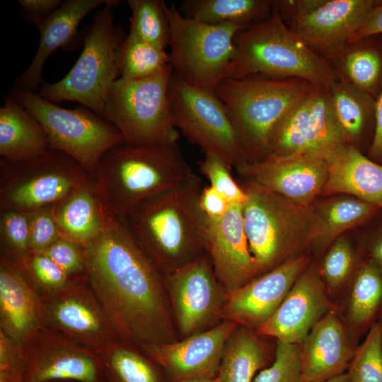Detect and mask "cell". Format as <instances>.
<instances>
[{
  "instance_id": "cell-11",
  "label": "cell",
  "mask_w": 382,
  "mask_h": 382,
  "mask_svg": "<svg viewBox=\"0 0 382 382\" xmlns=\"http://www.w3.org/2000/svg\"><path fill=\"white\" fill-rule=\"evenodd\" d=\"M9 95L40 122L50 147L72 157L91 176L103 155L124 141L110 122L87 108H63L17 87Z\"/></svg>"
},
{
  "instance_id": "cell-30",
  "label": "cell",
  "mask_w": 382,
  "mask_h": 382,
  "mask_svg": "<svg viewBox=\"0 0 382 382\" xmlns=\"http://www.w3.org/2000/svg\"><path fill=\"white\" fill-rule=\"evenodd\" d=\"M314 230L311 254L320 257L347 229L368 220L380 209L355 197L330 198L313 207Z\"/></svg>"
},
{
  "instance_id": "cell-23",
  "label": "cell",
  "mask_w": 382,
  "mask_h": 382,
  "mask_svg": "<svg viewBox=\"0 0 382 382\" xmlns=\"http://www.w3.org/2000/svg\"><path fill=\"white\" fill-rule=\"evenodd\" d=\"M299 345L303 382H325L345 373L358 347L337 306L313 327Z\"/></svg>"
},
{
  "instance_id": "cell-14",
  "label": "cell",
  "mask_w": 382,
  "mask_h": 382,
  "mask_svg": "<svg viewBox=\"0 0 382 382\" xmlns=\"http://www.w3.org/2000/svg\"><path fill=\"white\" fill-rule=\"evenodd\" d=\"M346 144L349 143L335 116L329 88L314 86L274 127L269 156L322 158Z\"/></svg>"
},
{
  "instance_id": "cell-53",
  "label": "cell",
  "mask_w": 382,
  "mask_h": 382,
  "mask_svg": "<svg viewBox=\"0 0 382 382\" xmlns=\"http://www.w3.org/2000/svg\"><path fill=\"white\" fill-rule=\"evenodd\" d=\"M185 382H219V380L215 377L213 378H202V379H195L192 381H188Z\"/></svg>"
},
{
  "instance_id": "cell-15",
  "label": "cell",
  "mask_w": 382,
  "mask_h": 382,
  "mask_svg": "<svg viewBox=\"0 0 382 382\" xmlns=\"http://www.w3.org/2000/svg\"><path fill=\"white\" fill-rule=\"evenodd\" d=\"M42 299L43 325L74 342L99 352L120 338L86 275Z\"/></svg>"
},
{
  "instance_id": "cell-25",
  "label": "cell",
  "mask_w": 382,
  "mask_h": 382,
  "mask_svg": "<svg viewBox=\"0 0 382 382\" xmlns=\"http://www.w3.org/2000/svg\"><path fill=\"white\" fill-rule=\"evenodd\" d=\"M328 176L321 195L345 194L382 209V165L346 144L322 157Z\"/></svg>"
},
{
  "instance_id": "cell-37",
  "label": "cell",
  "mask_w": 382,
  "mask_h": 382,
  "mask_svg": "<svg viewBox=\"0 0 382 382\" xmlns=\"http://www.w3.org/2000/svg\"><path fill=\"white\" fill-rule=\"evenodd\" d=\"M334 59L338 60L337 71L343 79L372 96L382 75V59L376 50L361 45L346 47Z\"/></svg>"
},
{
  "instance_id": "cell-4",
  "label": "cell",
  "mask_w": 382,
  "mask_h": 382,
  "mask_svg": "<svg viewBox=\"0 0 382 382\" xmlns=\"http://www.w3.org/2000/svg\"><path fill=\"white\" fill-rule=\"evenodd\" d=\"M233 44L227 79H298L327 88L342 79L330 60L290 29L274 4L267 17L238 32Z\"/></svg>"
},
{
  "instance_id": "cell-13",
  "label": "cell",
  "mask_w": 382,
  "mask_h": 382,
  "mask_svg": "<svg viewBox=\"0 0 382 382\" xmlns=\"http://www.w3.org/2000/svg\"><path fill=\"white\" fill-rule=\"evenodd\" d=\"M374 0L274 1L283 20L328 60L338 56L378 5Z\"/></svg>"
},
{
  "instance_id": "cell-21",
  "label": "cell",
  "mask_w": 382,
  "mask_h": 382,
  "mask_svg": "<svg viewBox=\"0 0 382 382\" xmlns=\"http://www.w3.org/2000/svg\"><path fill=\"white\" fill-rule=\"evenodd\" d=\"M336 306L328 296L312 262L272 317L255 331L264 337L299 345L313 327Z\"/></svg>"
},
{
  "instance_id": "cell-44",
  "label": "cell",
  "mask_w": 382,
  "mask_h": 382,
  "mask_svg": "<svg viewBox=\"0 0 382 382\" xmlns=\"http://www.w3.org/2000/svg\"><path fill=\"white\" fill-rule=\"evenodd\" d=\"M29 221L31 255L43 253L61 233L54 215V208L27 214Z\"/></svg>"
},
{
  "instance_id": "cell-51",
  "label": "cell",
  "mask_w": 382,
  "mask_h": 382,
  "mask_svg": "<svg viewBox=\"0 0 382 382\" xmlns=\"http://www.w3.org/2000/svg\"><path fill=\"white\" fill-rule=\"evenodd\" d=\"M364 257L373 259L382 264V229L376 232L365 244Z\"/></svg>"
},
{
  "instance_id": "cell-36",
  "label": "cell",
  "mask_w": 382,
  "mask_h": 382,
  "mask_svg": "<svg viewBox=\"0 0 382 382\" xmlns=\"http://www.w3.org/2000/svg\"><path fill=\"white\" fill-rule=\"evenodd\" d=\"M120 78L139 79L154 75L170 63L165 49L128 34L119 49Z\"/></svg>"
},
{
  "instance_id": "cell-10",
  "label": "cell",
  "mask_w": 382,
  "mask_h": 382,
  "mask_svg": "<svg viewBox=\"0 0 382 382\" xmlns=\"http://www.w3.org/2000/svg\"><path fill=\"white\" fill-rule=\"evenodd\" d=\"M170 25L173 72L186 83L214 91L228 76L234 37L246 28L234 23L207 24L183 16L175 4H165Z\"/></svg>"
},
{
  "instance_id": "cell-46",
  "label": "cell",
  "mask_w": 382,
  "mask_h": 382,
  "mask_svg": "<svg viewBox=\"0 0 382 382\" xmlns=\"http://www.w3.org/2000/svg\"><path fill=\"white\" fill-rule=\"evenodd\" d=\"M43 254L52 259L70 277L75 278L86 275L79 243L60 236Z\"/></svg>"
},
{
  "instance_id": "cell-33",
  "label": "cell",
  "mask_w": 382,
  "mask_h": 382,
  "mask_svg": "<svg viewBox=\"0 0 382 382\" xmlns=\"http://www.w3.org/2000/svg\"><path fill=\"white\" fill-rule=\"evenodd\" d=\"M99 354L105 382H170L157 364L120 338L108 344Z\"/></svg>"
},
{
  "instance_id": "cell-16",
  "label": "cell",
  "mask_w": 382,
  "mask_h": 382,
  "mask_svg": "<svg viewBox=\"0 0 382 382\" xmlns=\"http://www.w3.org/2000/svg\"><path fill=\"white\" fill-rule=\"evenodd\" d=\"M24 347L23 382H105L99 352L45 326Z\"/></svg>"
},
{
  "instance_id": "cell-45",
  "label": "cell",
  "mask_w": 382,
  "mask_h": 382,
  "mask_svg": "<svg viewBox=\"0 0 382 382\" xmlns=\"http://www.w3.org/2000/svg\"><path fill=\"white\" fill-rule=\"evenodd\" d=\"M25 347L0 330V381L23 382Z\"/></svg>"
},
{
  "instance_id": "cell-28",
  "label": "cell",
  "mask_w": 382,
  "mask_h": 382,
  "mask_svg": "<svg viewBox=\"0 0 382 382\" xmlns=\"http://www.w3.org/2000/svg\"><path fill=\"white\" fill-rule=\"evenodd\" d=\"M50 149L40 122L10 95L0 108V156L9 162L37 158Z\"/></svg>"
},
{
  "instance_id": "cell-48",
  "label": "cell",
  "mask_w": 382,
  "mask_h": 382,
  "mask_svg": "<svg viewBox=\"0 0 382 382\" xmlns=\"http://www.w3.org/2000/svg\"><path fill=\"white\" fill-rule=\"evenodd\" d=\"M62 0H18L25 19L37 27L63 3Z\"/></svg>"
},
{
  "instance_id": "cell-40",
  "label": "cell",
  "mask_w": 382,
  "mask_h": 382,
  "mask_svg": "<svg viewBox=\"0 0 382 382\" xmlns=\"http://www.w3.org/2000/svg\"><path fill=\"white\" fill-rule=\"evenodd\" d=\"M1 256L23 267L31 255L27 214L2 211L0 217Z\"/></svg>"
},
{
  "instance_id": "cell-7",
  "label": "cell",
  "mask_w": 382,
  "mask_h": 382,
  "mask_svg": "<svg viewBox=\"0 0 382 382\" xmlns=\"http://www.w3.org/2000/svg\"><path fill=\"white\" fill-rule=\"evenodd\" d=\"M119 1L107 0L85 33L83 48L61 80L44 83L38 94L52 103L78 102L100 117L108 94L120 78L119 49L126 35L114 22Z\"/></svg>"
},
{
  "instance_id": "cell-31",
  "label": "cell",
  "mask_w": 382,
  "mask_h": 382,
  "mask_svg": "<svg viewBox=\"0 0 382 382\" xmlns=\"http://www.w3.org/2000/svg\"><path fill=\"white\" fill-rule=\"evenodd\" d=\"M61 236L77 243L93 238L103 223V203L95 193L91 181L54 208Z\"/></svg>"
},
{
  "instance_id": "cell-49",
  "label": "cell",
  "mask_w": 382,
  "mask_h": 382,
  "mask_svg": "<svg viewBox=\"0 0 382 382\" xmlns=\"http://www.w3.org/2000/svg\"><path fill=\"white\" fill-rule=\"evenodd\" d=\"M378 34H382V4H379L374 9L365 23L351 39L349 45Z\"/></svg>"
},
{
  "instance_id": "cell-6",
  "label": "cell",
  "mask_w": 382,
  "mask_h": 382,
  "mask_svg": "<svg viewBox=\"0 0 382 382\" xmlns=\"http://www.w3.org/2000/svg\"><path fill=\"white\" fill-rule=\"evenodd\" d=\"M298 79L260 76L227 79L214 92L237 132L248 162L270 156L269 139L275 125L314 86Z\"/></svg>"
},
{
  "instance_id": "cell-1",
  "label": "cell",
  "mask_w": 382,
  "mask_h": 382,
  "mask_svg": "<svg viewBox=\"0 0 382 382\" xmlns=\"http://www.w3.org/2000/svg\"><path fill=\"white\" fill-rule=\"evenodd\" d=\"M86 276L118 336L139 349L176 341L164 277L123 217L103 204V223L80 243Z\"/></svg>"
},
{
  "instance_id": "cell-2",
  "label": "cell",
  "mask_w": 382,
  "mask_h": 382,
  "mask_svg": "<svg viewBox=\"0 0 382 382\" xmlns=\"http://www.w3.org/2000/svg\"><path fill=\"white\" fill-rule=\"evenodd\" d=\"M204 186L192 173L174 187L141 200L123 217L163 275L207 254Z\"/></svg>"
},
{
  "instance_id": "cell-34",
  "label": "cell",
  "mask_w": 382,
  "mask_h": 382,
  "mask_svg": "<svg viewBox=\"0 0 382 382\" xmlns=\"http://www.w3.org/2000/svg\"><path fill=\"white\" fill-rule=\"evenodd\" d=\"M322 255L319 264L313 262L328 296L338 306L364 256L343 235L337 238Z\"/></svg>"
},
{
  "instance_id": "cell-24",
  "label": "cell",
  "mask_w": 382,
  "mask_h": 382,
  "mask_svg": "<svg viewBox=\"0 0 382 382\" xmlns=\"http://www.w3.org/2000/svg\"><path fill=\"white\" fill-rule=\"evenodd\" d=\"M43 326L41 296L22 267L0 255V330L25 345Z\"/></svg>"
},
{
  "instance_id": "cell-52",
  "label": "cell",
  "mask_w": 382,
  "mask_h": 382,
  "mask_svg": "<svg viewBox=\"0 0 382 382\" xmlns=\"http://www.w3.org/2000/svg\"><path fill=\"white\" fill-rule=\"evenodd\" d=\"M325 382H351V381L347 372H345L343 374L333 376Z\"/></svg>"
},
{
  "instance_id": "cell-54",
  "label": "cell",
  "mask_w": 382,
  "mask_h": 382,
  "mask_svg": "<svg viewBox=\"0 0 382 382\" xmlns=\"http://www.w3.org/2000/svg\"><path fill=\"white\" fill-rule=\"evenodd\" d=\"M47 382H77L74 381H68V380H57V381H50Z\"/></svg>"
},
{
  "instance_id": "cell-20",
  "label": "cell",
  "mask_w": 382,
  "mask_h": 382,
  "mask_svg": "<svg viewBox=\"0 0 382 382\" xmlns=\"http://www.w3.org/2000/svg\"><path fill=\"white\" fill-rule=\"evenodd\" d=\"M248 181L281 195L303 207H311L326 183L325 160L314 155L269 156L236 168Z\"/></svg>"
},
{
  "instance_id": "cell-47",
  "label": "cell",
  "mask_w": 382,
  "mask_h": 382,
  "mask_svg": "<svg viewBox=\"0 0 382 382\" xmlns=\"http://www.w3.org/2000/svg\"><path fill=\"white\" fill-rule=\"evenodd\" d=\"M231 204L212 186L204 187L199 197L200 208L207 219L219 220Z\"/></svg>"
},
{
  "instance_id": "cell-22",
  "label": "cell",
  "mask_w": 382,
  "mask_h": 382,
  "mask_svg": "<svg viewBox=\"0 0 382 382\" xmlns=\"http://www.w3.org/2000/svg\"><path fill=\"white\" fill-rule=\"evenodd\" d=\"M205 247L225 294L257 277L245 232L242 204H231L219 220L207 219Z\"/></svg>"
},
{
  "instance_id": "cell-32",
  "label": "cell",
  "mask_w": 382,
  "mask_h": 382,
  "mask_svg": "<svg viewBox=\"0 0 382 382\" xmlns=\"http://www.w3.org/2000/svg\"><path fill=\"white\" fill-rule=\"evenodd\" d=\"M273 7L271 0H183L178 8L183 16L207 24L247 28L267 17Z\"/></svg>"
},
{
  "instance_id": "cell-18",
  "label": "cell",
  "mask_w": 382,
  "mask_h": 382,
  "mask_svg": "<svg viewBox=\"0 0 382 382\" xmlns=\"http://www.w3.org/2000/svg\"><path fill=\"white\" fill-rule=\"evenodd\" d=\"M238 325L224 320L181 341L150 344L139 349L163 370L170 382L213 378L225 344Z\"/></svg>"
},
{
  "instance_id": "cell-12",
  "label": "cell",
  "mask_w": 382,
  "mask_h": 382,
  "mask_svg": "<svg viewBox=\"0 0 382 382\" xmlns=\"http://www.w3.org/2000/svg\"><path fill=\"white\" fill-rule=\"evenodd\" d=\"M168 99L175 127L205 155H214L236 168L248 162L237 132L214 91L192 86L173 72Z\"/></svg>"
},
{
  "instance_id": "cell-55",
  "label": "cell",
  "mask_w": 382,
  "mask_h": 382,
  "mask_svg": "<svg viewBox=\"0 0 382 382\" xmlns=\"http://www.w3.org/2000/svg\"><path fill=\"white\" fill-rule=\"evenodd\" d=\"M0 382H2V381H0Z\"/></svg>"
},
{
  "instance_id": "cell-26",
  "label": "cell",
  "mask_w": 382,
  "mask_h": 382,
  "mask_svg": "<svg viewBox=\"0 0 382 382\" xmlns=\"http://www.w3.org/2000/svg\"><path fill=\"white\" fill-rule=\"evenodd\" d=\"M107 0H68L37 28L40 38L36 54L28 69L17 79L15 87L35 91L42 81L44 64L52 52L71 46L78 37L81 21Z\"/></svg>"
},
{
  "instance_id": "cell-35",
  "label": "cell",
  "mask_w": 382,
  "mask_h": 382,
  "mask_svg": "<svg viewBox=\"0 0 382 382\" xmlns=\"http://www.w3.org/2000/svg\"><path fill=\"white\" fill-rule=\"evenodd\" d=\"M329 90L335 116L350 144L361 137L369 121L375 119L376 100L343 79Z\"/></svg>"
},
{
  "instance_id": "cell-42",
  "label": "cell",
  "mask_w": 382,
  "mask_h": 382,
  "mask_svg": "<svg viewBox=\"0 0 382 382\" xmlns=\"http://www.w3.org/2000/svg\"><path fill=\"white\" fill-rule=\"evenodd\" d=\"M276 342L273 363L261 370L253 382H303L300 345Z\"/></svg>"
},
{
  "instance_id": "cell-39",
  "label": "cell",
  "mask_w": 382,
  "mask_h": 382,
  "mask_svg": "<svg viewBox=\"0 0 382 382\" xmlns=\"http://www.w3.org/2000/svg\"><path fill=\"white\" fill-rule=\"evenodd\" d=\"M347 374L351 382H382V318L358 345Z\"/></svg>"
},
{
  "instance_id": "cell-50",
  "label": "cell",
  "mask_w": 382,
  "mask_h": 382,
  "mask_svg": "<svg viewBox=\"0 0 382 382\" xmlns=\"http://www.w3.org/2000/svg\"><path fill=\"white\" fill-rule=\"evenodd\" d=\"M370 156L376 161H382V88L376 100L375 130Z\"/></svg>"
},
{
  "instance_id": "cell-9",
  "label": "cell",
  "mask_w": 382,
  "mask_h": 382,
  "mask_svg": "<svg viewBox=\"0 0 382 382\" xmlns=\"http://www.w3.org/2000/svg\"><path fill=\"white\" fill-rule=\"evenodd\" d=\"M0 209L28 214L55 208L91 181L90 174L72 157L50 147L28 161L0 162Z\"/></svg>"
},
{
  "instance_id": "cell-27",
  "label": "cell",
  "mask_w": 382,
  "mask_h": 382,
  "mask_svg": "<svg viewBox=\"0 0 382 382\" xmlns=\"http://www.w3.org/2000/svg\"><path fill=\"white\" fill-rule=\"evenodd\" d=\"M353 342L382 318V264L364 257L337 306Z\"/></svg>"
},
{
  "instance_id": "cell-5",
  "label": "cell",
  "mask_w": 382,
  "mask_h": 382,
  "mask_svg": "<svg viewBox=\"0 0 382 382\" xmlns=\"http://www.w3.org/2000/svg\"><path fill=\"white\" fill-rule=\"evenodd\" d=\"M243 189V224L257 277L289 260L311 254L312 206L297 204L252 181L248 180Z\"/></svg>"
},
{
  "instance_id": "cell-41",
  "label": "cell",
  "mask_w": 382,
  "mask_h": 382,
  "mask_svg": "<svg viewBox=\"0 0 382 382\" xmlns=\"http://www.w3.org/2000/svg\"><path fill=\"white\" fill-rule=\"evenodd\" d=\"M22 268L42 298L60 291L76 278L68 275L43 253L31 255Z\"/></svg>"
},
{
  "instance_id": "cell-43",
  "label": "cell",
  "mask_w": 382,
  "mask_h": 382,
  "mask_svg": "<svg viewBox=\"0 0 382 382\" xmlns=\"http://www.w3.org/2000/svg\"><path fill=\"white\" fill-rule=\"evenodd\" d=\"M198 164L200 173L209 180L210 185L231 204H243L246 193L231 176V167L214 155H205Z\"/></svg>"
},
{
  "instance_id": "cell-29",
  "label": "cell",
  "mask_w": 382,
  "mask_h": 382,
  "mask_svg": "<svg viewBox=\"0 0 382 382\" xmlns=\"http://www.w3.org/2000/svg\"><path fill=\"white\" fill-rule=\"evenodd\" d=\"M255 330L238 325L225 344L216 378L219 382H251L258 371L270 366L276 349Z\"/></svg>"
},
{
  "instance_id": "cell-17",
  "label": "cell",
  "mask_w": 382,
  "mask_h": 382,
  "mask_svg": "<svg viewBox=\"0 0 382 382\" xmlns=\"http://www.w3.org/2000/svg\"><path fill=\"white\" fill-rule=\"evenodd\" d=\"M163 277L172 313L182 335H194L221 318L225 293L207 253Z\"/></svg>"
},
{
  "instance_id": "cell-38",
  "label": "cell",
  "mask_w": 382,
  "mask_h": 382,
  "mask_svg": "<svg viewBox=\"0 0 382 382\" xmlns=\"http://www.w3.org/2000/svg\"><path fill=\"white\" fill-rule=\"evenodd\" d=\"M131 10L129 35L166 49L170 42V25L164 1L128 0Z\"/></svg>"
},
{
  "instance_id": "cell-8",
  "label": "cell",
  "mask_w": 382,
  "mask_h": 382,
  "mask_svg": "<svg viewBox=\"0 0 382 382\" xmlns=\"http://www.w3.org/2000/svg\"><path fill=\"white\" fill-rule=\"evenodd\" d=\"M172 74L170 64L146 78H119L108 94L100 117L110 122L126 143H177L179 132L173 122L168 99Z\"/></svg>"
},
{
  "instance_id": "cell-3",
  "label": "cell",
  "mask_w": 382,
  "mask_h": 382,
  "mask_svg": "<svg viewBox=\"0 0 382 382\" xmlns=\"http://www.w3.org/2000/svg\"><path fill=\"white\" fill-rule=\"evenodd\" d=\"M192 173L178 143L123 141L103 155L91 177L102 202L124 216L138 202L175 187Z\"/></svg>"
},
{
  "instance_id": "cell-19",
  "label": "cell",
  "mask_w": 382,
  "mask_h": 382,
  "mask_svg": "<svg viewBox=\"0 0 382 382\" xmlns=\"http://www.w3.org/2000/svg\"><path fill=\"white\" fill-rule=\"evenodd\" d=\"M312 262L311 254L292 258L225 294L221 318L257 330L272 317Z\"/></svg>"
}]
</instances>
